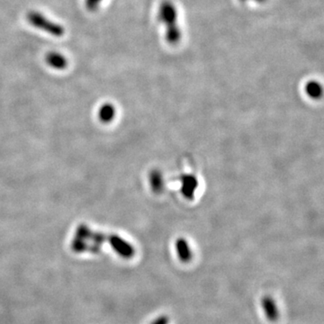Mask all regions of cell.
I'll list each match as a JSON object with an SVG mask.
<instances>
[{
    "mask_svg": "<svg viewBox=\"0 0 324 324\" xmlns=\"http://www.w3.org/2000/svg\"><path fill=\"white\" fill-rule=\"evenodd\" d=\"M175 7L169 3L165 2L160 6L159 11V20L165 25L167 24V39L169 43H176L181 37V33L176 25L178 17Z\"/></svg>",
    "mask_w": 324,
    "mask_h": 324,
    "instance_id": "cell-1",
    "label": "cell"
},
{
    "mask_svg": "<svg viewBox=\"0 0 324 324\" xmlns=\"http://www.w3.org/2000/svg\"><path fill=\"white\" fill-rule=\"evenodd\" d=\"M28 23L32 26L45 32L54 37H62L65 34V29L62 24L55 23L38 11H30L26 15Z\"/></svg>",
    "mask_w": 324,
    "mask_h": 324,
    "instance_id": "cell-2",
    "label": "cell"
},
{
    "mask_svg": "<svg viewBox=\"0 0 324 324\" xmlns=\"http://www.w3.org/2000/svg\"><path fill=\"white\" fill-rule=\"evenodd\" d=\"M198 187V181L193 175H185L181 179V192L185 197L191 199Z\"/></svg>",
    "mask_w": 324,
    "mask_h": 324,
    "instance_id": "cell-3",
    "label": "cell"
},
{
    "mask_svg": "<svg viewBox=\"0 0 324 324\" xmlns=\"http://www.w3.org/2000/svg\"><path fill=\"white\" fill-rule=\"evenodd\" d=\"M45 62L55 70H64L68 66V60L59 51H50L45 56Z\"/></svg>",
    "mask_w": 324,
    "mask_h": 324,
    "instance_id": "cell-4",
    "label": "cell"
},
{
    "mask_svg": "<svg viewBox=\"0 0 324 324\" xmlns=\"http://www.w3.org/2000/svg\"><path fill=\"white\" fill-rule=\"evenodd\" d=\"M176 253L184 262L189 261L192 257L191 250L188 242L184 239H179L176 242Z\"/></svg>",
    "mask_w": 324,
    "mask_h": 324,
    "instance_id": "cell-5",
    "label": "cell"
},
{
    "mask_svg": "<svg viewBox=\"0 0 324 324\" xmlns=\"http://www.w3.org/2000/svg\"><path fill=\"white\" fill-rule=\"evenodd\" d=\"M263 309L265 311L266 315L270 320H276L278 317L277 305L270 297H265L262 301Z\"/></svg>",
    "mask_w": 324,
    "mask_h": 324,
    "instance_id": "cell-6",
    "label": "cell"
},
{
    "mask_svg": "<svg viewBox=\"0 0 324 324\" xmlns=\"http://www.w3.org/2000/svg\"><path fill=\"white\" fill-rule=\"evenodd\" d=\"M150 183L155 192H160L163 188V179L160 171L153 170L150 174Z\"/></svg>",
    "mask_w": 324,
    "mask_h": 324,
    "instance_id": "cell-7",
    "label": "cell"
},
{
    "mask_svg": "<svg viewBox=\"0 0 324 324\" xmlns=\"http://www.w3.org/2000/svg\"><path fill=\"white\" fill-rule=\"evenodd\" d=\"M321 86L316 81H311L306 85V92L311 98H320L321 95Z\"/></svg>",
    "mask_w": 324,
    "mask_h": 324,
    "instance_id": "cell-8",
    "label": "cell"
},
{
    "mask_svg": "<svg viewBox=\"0 0 324 324\" xmlns=\"http://www.w3.org/2000/svg\"><path fill=\"white\" fill-rule=\"evenodd\" d=\"M102 1L103 0H85V6L89 11L94 12L96 10H98Z\"/></svg>",
    "mask_w": 324,
    "mask_h": 324,
    "instance_id": "cell-9",
    "label": "cell"
},
{
    "mask_svg": "<svg viewBox=\"0 0 324 324\" xmlns=\"http://www.w3.org/2000/svg\"><path fill=\"white\" fill-rule=\"evenodd\" d=\"M245 1H246V0H245ZM256 1H258V2H259V1H261V0H256Z\"/></svg>",
    "mask_w": 324,
    "mask_h": 324,
    "instance_id": "cell-10",
    "label": "cell"
}]
</instances>
